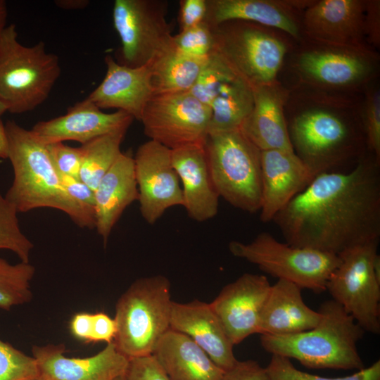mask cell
Instances as JSON below:
<instances>
[{"instance_id": "obj_38", "label": "cell", "mask_w": 380, "mask_h": 380, "mask_svg": "<svg viewBox=\"0 0 380 380\" xmlns=\"http://www.w3.org/2000/svg\"><path fill=\"white\" fill-rule=\"evenodd\" d=\"M54 168L60 175L80 179L82 163L80 147H72L63 142L46 145Z\"/></svg>"}, {"instance_id": "obj_11", "label": "cell", "mask_w": 380, "mask_h": 380, "mask_svg": "<svg viewBox=\"0 0 380 380\" xmlns=\"http://www.w3.org/2000/svg\"><path fill=\"white\" fill-rule=\"evenodd\" d=\"M379 241L339 254L340 263L326 286L332 300L352 315L365 331L374 334L380 333V279L374 269Z\"/></svg>"}, {"instance_id": "obj_7", "label": "cell", "mask_w": 380, "mask_h": 380, "mask_svg": "<svg viewBox=\"0 0 380 380\" xmlns=\"http://www.w3.org/2000/svg\"><path fill=\"white\" fill-rule=\"evenodd\" d=\"M170 282L163 275L134 281L115 305L113 343L129 360L151 355L170 329Z\"/></svg>"}, {"instance_id": "obj_1", "label": "cell", "mask_w": 380, "mask_h": 380, "mask_svg": "<svg viewBox=\"0 0 380 380\" xmlns=\"http://www.w3.org/2000/svg\"><path fill=\"white\" fill-rule=\"evenodd\" d=\"M272 221L286 243L337 255L379 241L380 159L316 175Z\"/></svg>"}, {"instance_id": "obj_25", "label": "cell", "mask_w": 380, "mask_h": 380, "mask_svg": "<svg viewBox=\"0 0 380 380\" xmlns=\"http://www.w3.org/2000/svg\"><path fill=\"white\" fill-rule=\"evenodd\" d=\"M97 233L104 246L124 210L138 201L134 156L121 153L94 191Z\"/></svg>"}, {"instance_id": "obj_12", "label": "cell", "mask_w": 380, "mask_h": 380, "mask_svg": "<svg viewBox=\"0 0 380 380\" xmlns=\"http://www.w3.org/2000/svg\"><path fill=\"white\" fill-rule=\"evenodd\" d=\"M167 6L166 1L160 0L114 1L113 25L121 42L115 60L118 63L144 66L172 45Z\"/></svg>"}, {"instance_id": "obj_47", "label": "cell", "mask_w": 380, "mask_h": 380, "mask_svg": "<svg viewBox=\"0 0 380 380\" xmlns=\"http://www.w3.org/2000/svg\"><path fill=\"white\" fill-rule=\"evenodd\" d=\"M9 144L5 124L0 119V158H8Z\"/></svg>"}, {"instance_id": "obj_40", "label": "cell", "mask_w": 380, "mask_h": 380, "mask_svg": "<svg viewBox=\"0 0 380 380\" xmlns=\"http://www.w3.org/2000/svg\"><path fill=\"white\" fill-rule=\"evenodd\" d=\"M206 0H181L178 22L180 31L195 27L205 21Z\"/></svg>"}, {"instance_id": "obj_10", "label": "cell", "mask_w": 380, "mask_h": 380, "mask_svg": "<svg viewBox=\"0 0 380 380\" xmlns=\"http://www.w3.org/2000/svg\"><path fill=\"white\" fill-rule=\"evenodd\" d=\"M229 250L264 272L315 293L326 291L327 281L341 261L337 255L279 242L266 232L249 243L232 241Z\"/></svg>"}, {"instance_id": "obj_9", "label": "cell", "mask_w": 380, "mask_h": 380, "mask_svg": "<svg viewBox=\"0 0 380 380\" xmlns=\"http://www.w3.org/2000/svg\"><path fill=\"white\" fill-rule=\"evenodd\" d=\"M204 147L219 196L245 212L260 211L261 151L240 129L208 134Z\"/></svg>"}, {"instance_id": "obj_43", "label": "cell", "mask_w": 380, "mask_h": 380, "mask_svg": "<svg viewBox=\"0 0 380 380\" xmlns=\"http://www.w3.org/2000/svg\"><path fill=\"white\" fill-rule=\"evenodd\" d=\"M60 178L63 188L73 199L95 212L94 192L91 188L80 179L66 175H60Z\"/></svg>"}, {"instance_id": "obj_5", "label": "cell", "mask_w": 380, "mask_h": 380, "mask_svg": "<svg viewBox=\"0 0 380 380\" xmlns=\"http://www.w3.org/2000/svg\"><path fill=\"white\" fill-rule=\"evenodd\" d=\"M288 57L294 80L289 87L362 95L379 77V55L371 47L332 46L303 38Z\"/></svg>"}, {"instance_id": "obj_15", "label": "cell", "mask_w": 380, "mask_h": 380, "mask_svg": "<svg viewBox=\"0 0 380 380\" xmlns=\"http://www.w3.org/2000/svg\"><path fill=\"white\" fill-rule=\"evenodd\" d=\"M270 287L266 276L245 273L225 285L210 303L234 346L259 334L260 315Z\"/></svg>"}, {"instance_id": "obj_41", "label": "cell", "mask_w": 380, "mask_h": 380, "mask_svg": "<svg viewBox=\"0 0 380 380\" xmlns=\"http://www.w3.org/2000/svg\"><path fill=\"white\" fill-rule=\"evenodd\" d=\"M364 32L367 44L374 49L380 47V1L365 0Z\"/></svg>"}, {"instance_id": "obj_19", "label": "cell", "mask_w": 380, "mask_h": 380, "mask_svg": "<svg viewBox=\"0 0 380 380\" xmlns=\"http://www.w3.org/2000/svg\"><path fill=\"white\" fill-rule=\"evenodd\" d=\"M134 118L122 110L104 113L87 97L65 114L37 122L31 132L43 144L75 141L84 144L100 136L128 129Z\"/></svg>"}, {"instance_id": "obj_13", "label": "cell", "mask_w": 380, "mask_h": 380, "mask_svg": "<svg viewBox=\"0 0 380 380\" xmlns=\"http://www.w3.org/2000/svg\"><path fill=\"white\" fill-rule=\"evenodd\" d=\"M210 118V108L187 91L153 94L139 121L150 140L173 150L204 143Z\"/></svg>"}, {"instance_id": "obj_46", "label": "cell", "mask_w": 380, "mask_h": 380, "mask_svg": "<svg viewBox=\"0 0 380 380\" xmlns=\"http://www.w3.org/2000/svg\"><path fill=\"white\" fill-rule=\"evenodd\" d=\"M55 4L61 9L80 10L86 8L89 4L88 0H56Z\"/></svg>"}, {"instance_id": "obj_8", "label": "cell", "mask_w": 380, "mask_h": 380, "mask_svg": "<svg viewBox=\"0 0 380 380\" xmlns=\"http://www.w3.org/2000/svg\"><path fill=\"white\" fill-rule=\"evenodd\" d=\"M58 56L47 52L44 42L24 46L14 24L0 39V101L11 113L34 110L49 97L60 77Z\"/></svg>"}, {"instance_id": "obj_30", "label": "cell", "mask_w": 380, "mask_h": 380, "mask_svg": "<svg viewBox=\"0 0 380 380\" xmlns=\"http://www.w3.org/2000/svg\"><path fill=\"white\" fill-rule=\"evenodd\" d=\"M127 129H120L82 144L80 179L93 191L122 153L120 146Z\"/></svg>"}, {"instance_id": "obj_17", "label": "cell", "mask_w": 380, "mask_h": 380, "mask_svg": "<svg viewBox=\"0 0 380 380\" xmlns=\"http://www.w3.org/2000/svg\"><path fill=\"white\" fill-rule=\"evenodd\" d=\"M311 0H206L205 19L210 27L242 20L271 27L296 43L303 39L302 17Z\"/></svg>"}, {"instance_id": "obj_14", "label": "cell", "mask_w": 380, "mask_h": 380, "mask_svg": "<svg viewBox=\"0 0 380 380\" xmlns=\"http://www.w3.org/2000/svg\"><path fill=\"white\" fill-rule=\"evenodd\" d=\"M134 161L140 212L147 223L153 224L166 210L183 205L171 150L149 139L139 146Z\"/></svg>"}, {"instance_id": "obj_34", "label": "cell", "mask_w": 380, "mask_h": 380, "mask_svg": "<svg viewBox=\"0 0 380 380\" xmlns=\"http://www.w3.org/2000/svg\"><path fill=\"white\" fill-rule=\"evenodd\" d=\"M17 213L15 206L0 193V249L9 250L16 254L20 262H30L34 245L22 232Z\"/></svg>"}, {"instance_id": "obj_35", "label": "cell", "mask_w": 380, "mask_h": 380, "mask_svg": "<svg viewBox=\"0 0 380 380\" xmlns=\"http://www.w3.org/2000/svg\"><path fill=\"white\" fill-rule=\"evenodd\" d=\"M361 116L367 150L380 159V88L378 79L371 82L363 91Z\"/></svg>"}, {"instance_id": "obj_20", "label": "cell", "mask_w": 380, "mask_h": 380, "mask_svg": "<svg viewBox=\"0 0 380 380\" xmlns=\"http://www.w3.org/2000/svg\"><path fill=\"white\" fill-rule=\"evenodd\" d=\"M262 201L260 218L272 221L313 176L293 151H261Z\"/></svg>"}, {"instance_id": "obj_31", "label": "cell", "mask_w": 380, "mask_h": 380, "mask_svg": "<svg viewBox=\"0 0 380 380\" xmlns=\"http://www.w3.org/2000/svg\"><path fill=\"white\" fill-rule=\"evenodd\" d=\"M34 273L30 262L13 265L0 258V309L9 310L32 300L30 281Z\"/></svg>"}, {"instance_id": "obj_49", "label": "cell", "mask_w": 380, "mask_h": 380, "mask_svg": "<svg viewBox=\"0 0 380 380\" xmlns=\"http://www.w3.org/2000/svg\"><path fill=\"white\" fill-rule=\"evenodd\" d=\"M8 111L6 106L0 101V117L5 113Z\"/></svg>"}, {"instance_id": "obj_48", "label": "cell", "mask_w": 380, "mask_h": 380, "mask_svg": "<svg viewBox=\"0 0 380 380\" xmlns=\"http://www.w3.org/2000/svg\"><path fill=\"white\" fill-rule=\"evenodd\" d=\"M8 17L7 4L4 0H0V39L6 25Z\"/></svg>"}, {"instance_id": "obj_33", "label": "cell", "mask_w": 380, "mask_h": 380, "mask_svg": "<svg viewBox=\"0 0 380 380\" xmlns=\"http://www.w3.org/2000/svg\"><path fill=\"white\" fill-rule=\"evenodd\" d=\"M270 380H380V360L342 377H325L298 369L290 359L272 355L265 367Z\"/></svg>"}, {"instance_id": "obj_39", "label": "cell", "mask_w": 380, "mask_h": 380, "mask_svg": "<svg viewBox=\"0 0 380 380\" xmlns=\"http://www.w3.org/2000/svg\"><path fill=\"white\" fill-rule=\"evenodd\" d=\"M126 380H170L151 355L129 360Z\"/></svg>"}, {"instance_id": "obj_26", "label": "cell", "mask_w": 380, "mask_h": 380, "mask_svg": "<svg viewBox=\"0 0 380 380\" xmlns=\"http://www.w3.org/2000/svg\"><path fill=\"white\" fill-rule=\"evenodd\" d=\"M301 290L284 279L271 285L260 315L259 334L291 335L312 329L318 324L320 314L305 303Z\"/></svg>"}, {"instance_id": "obj_24", "label": "cell", "mask_w": 380, "mask_h": 380, "mask_svg": "<svg viewBox=\"0 0 380 380\" xmlns=\"http://www.w3.org/2000/svg\"><path fill=\"white\" fill-rule=\"evenodd\" d=\"M171 156L182 183V206L189 217L200 222L213 218L220 196L211 178L204 143L171 150Z\"/></svg>"}, {"instance_id": "obj_29", "label": "cell", "mask_w": 380, "mask_h": 380, "mask_svg": "<svg viewBox=\"0 0 380 380\" xmlns=\"http://www.w3.org/2000/svg\"><path fill=\"white\" fill-rule=\"evenodd\" d=\"M253 106L251 87L240 77L227 83L210 106L208 134L240 129Z\"/></svg>"}, {"instance_id": "obj_37", "label": "cell", "mask_w": 380, "mask_h": 380, "mask_svg": "<svg viewBox=\"0 0 380 380\" xmlns=\"http://www.w3.org/2000/svg\"><path fill=\"white\" fill-rule=\"evenodd\" d=\"M172 42L179 52L197 59H205L214 51L213 28L205 21L173 35Z\"/></svg>"}, {"instance_id": "obj_3", "label": "cell", "mask_w": 380, "mask_h": 380, "mask_svg": "<svg viewBox=\"0 0 380 380\" xmlns=\"http://www.w3.org/2000/svg\"><path fill=\"white\" fill-rule=\"evenodd\" d=\"M13 181L5 198L18 213L51 208L66 213L80 228H96L95 212L73 199L63 188L46 144L8 120L5 123Z\"/></svg>"}, {"instance_id": "obj_44", "label": "cell", "mask_w": 380, "mask_h": 380, "mask_svg": "<svg viewBox=\"0 0 380 380\" xmlns=\"http://www.w3.org/2000/svg\"><path fill=\"white\" fill-rule=\"evenodd\" d=\"M117 332L116 322L104 312L92 314L91 343L99 341L106 344L113 341Z\"/></svg>"}, {"instance_id": "obj_2", "label": "cell", "mask_w": 380, "mask_h": 380, "mask_svg": "<svg viewBox=\"0 0 380 380\" xmlns=\"http://www.w3.org/2000/svg\"><path fill=\"white\" fill-rule=\"evenodd\" d=\"M288 88L284 113L290 141L313 177L348 170L369 153L362 123L363 94Z\"/></svg>"}, {"instance_id": "obj_18", "label": "cell", "mask_w": 380, "mask_h": 380, "mask_svg": "<svg viewBox=\"0 0 380 380\" xmlns=\"http://www.w3.org/2000/svg\"><path fill=\"white\" fill-rule=\"evenodd\" d=\"M65 350L63 343L32 347L40 380H114L125 374L129 364L113 341L87 357H68Z\"/></svg>"}, {"instance_id": "obj_21", "label": "cell", "mask_w": 380, "mask_h": 380, "mask_svg": "<svg viewBox=\"0 0 380 380\" xmlns=\"http://www.w3.org/2000/svg\"><path fill=\"white\" fill-rule=\"evenodd\" d=\"M170 329L189 337L225 372L239 361L233 352L234 345L210 303L198 300L172 301Z\"/></svg>"}, {"instance_id": "obj_23", "label": "cell", "mask_w": 380, "mask_h": 380, "mask_svg": "<svg viewBox=\"0 0 380 380\" xmlns=\"http://www.w3.org/2000/svg\"><path fill=\"white\" fill-rule=\"evenodd\" d=\"M251 88L253 106L240 129L260 151H293L284 113L289 89L279 80Z\"/></svg>"}, {"instance_id": "obj_4", "label": "cell", "mask_w": 380, "mask_h": 380, "mask_svg": "<svg viewBox=\"0 0 380 380\" xmlns=\"http://www.w3.org/2000/svg\"><path fill=\"white\" fill-rule=\"evenodd\" d=\"M317 311L320 319L312 329L285 336L261 335L262 348L309 369H363L357 343L364 329L332 299L322 303Z\"/></svg>"}, {"instance_id": "obj_51", "label": "cell", "mask_w": 380, "mask_h": 380, "mask_svg": "<svg viewBox=\"0 0 380 380\" xmlns=\"http://www.w3.org/2000/svg\"><path fill=\"white\" fill-rule=\"evenodd\" d=\"M40 380V379H39Z\"/></svg>"}, {"instance_id": "obj_50", "label": "cell", "mask_w": 380, "mask_h": 380, "mask_svg": "<svg viewBox=\"0 0 380 380\" xmlns=\"http://www.w3.org/2000/svg\"><path fill=\"white\" fill-rule=\"evenodd\" d=\"M114 380H126V379H125V375H123V376H120L116 378Z\"/></svg>"}, {"instance_id": "obj_36", "label": "cell", "mask_w": 380, "mask_h": 380, "mask_svg": "<svg viewBox=\"0 0 380 380\" xmlns=\"http://www.w3.org/2000/svg\"><path fill=\"white\" fill-rule=\"evenodd\" d=\"M0 380H39L35 359L0 339Z\"/></svg>"}, {"instance_id": "obj_28", "label": "cell", "mask_w": 380, "mask_h": 380, "mask_svg": "<svg viewBox=\"0 0 380 380\" xmlns=\"http://www.w3.org/2000/svg\"><path fill=\"white\" fill-rule=\"evenodd\" d=\"M207 58L185 56L172 44L148 63L153 94L189 91Z\"/></svg>"}, {"instance_id": "obj_45", "label": "cell", "mask_w": 380, "mask_h": 380, "mask_svg": "<svg viewBox=\"0 0 380 380\" xmlns=\"http://www.w3.org/2000/svg\"><path fill=\"white\" fill-rule=\"evenodd\" d=\"M69 328L71 334L77 340L86 343H91L92 314H75L70 321Z\"/></svg>"}, {"instance_id": "obj_27", "label": "cell", "mask_w": 380, "mask_h": 380, "mask_svg": "<svg viewBox=\"0 0 380 380\" xmlns=\"http://www.w3.org/2000/svg\"><path fill=\"white\" fill-rule=\"evenodd\" d=\"M152 355L170 380H223L226 373L189 337L171 329Z\"/></svg>"}, {"instance_id": "obj_32", "label": "cell", "mask_w": 380, "mask_h": 380, "mask_svg": "<svg viewBox=\"0 0 380 380\" xmlns=\"http://www.w3.org/2000/svg\"><path fill=\"white\" fill-rule=\"evenodd\" d=\"M239 77L215 51L206 59L189 92L203 104H210L222 89Z\"/></svg>"}, {"instance_id": "obj_6", "label": "cell", "mask_w": 380, "mask_h": 380, "mask_svg": "<svg viewBox=\"0 0 380 380\" xmlns=\"http://www.w3.org/2000/svg\"><path fill=\"white\" fill-rule=\"evenodd\" d=\"M212 28L214 51L251 87L278 81L296 43L283 32L248 21L231 20Z\"/></svg>"}, {"instance_id": "obj_16", "label": "cell", "mask_w": 380, "mask_h": 380, "mask_svg": "<svg viewBox=\"0 0 380 380\" xmlns=\"http://www.w3.org/2000/svg\"><path fill=\"white\" fill-rule=\"evenodd\" d=\"M365 8V0L312 1L303 14V38L332 46L370 47L364 32Z\"/></svg>"}, {"instance_id": "obj_22", "label": "cell", "mask_w": 380, "mask_h": 380, "mask_svg": "<svg viewBox=\"0 0 380 380\" xmlns=\"http://www.w3.org/2000/svg\"><path fill=\"white\" fill-rule=\"evenodd\" d=\"M106 72L87 98L100 109L122 110L140 120L153 95L149 64L132 68L118 63L110 55L104 58Z\"/></svg>"}, {"instance_id": "obj_42", "label": "cell", "mask_w": 380, "mask_h": 380, "mask_svg": "<svg viewBox=\"0 0 380 380\" xmlns=\"http://www.w3.org/2000/svg\"><path fill=\"white\" fill-rule=\"evenodd\" d=\"M223 380H270L265 367L257 361H238L236 365L226 372Z\"/></svg>"}]
</instances>
